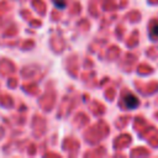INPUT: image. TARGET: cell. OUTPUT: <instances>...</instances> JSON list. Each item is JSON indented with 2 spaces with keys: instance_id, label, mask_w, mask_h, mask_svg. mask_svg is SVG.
<instances>
[{
  "instance_id": "1",
  "label": "cell",
  "mask_w": 158,
  "mask_h": 158,
  "mask_svg": "<svg viewBox=\"0 0 158 158\" xmlns=\"http://www.w3.org/2000/svg\"><path fill=\"white\" fill-rule=\"evenodd\" d=\"M123 104L127 109H136L139 105V101H138L137 96H135L133 94H127L123 98Z\"/></svg>"
},
{
  "instance_id": "2",
  "label": "cell",
  "mask_w": 158,
  "mask_h": 158,
  "mask_svg": "<svg viewBox=\"0 0 158 158\" xmlns=\"http://www.w3.org/2000/svg\"><path fill=\"white\" fill-rule=\"evenodd\" d=\"M149 37L152 40H157L158 38V22H154L151 31H149Z\"/></svg>"
}]
</instances>
